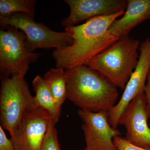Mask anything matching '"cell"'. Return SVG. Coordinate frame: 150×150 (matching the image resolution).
Segmentation results:
<instances>
[{"instance_id": "obj_7", "label": "cell", "mask_w": 150, "mask_h": 150, "mask_svg": "<svg viewBox=\"0 0 150 150\" xmlns=\"http://www.w3.org/2000/svg\"><path fill=\"white\" fill-rule=\"evenodd\" d=\"M52 120L49 112L35 103L28 107L11 136L15 150H40Z\"/></svg>"}, {"instance_id": "obj_18", "label": "cell", "mask_w": 150, "mask_h": 150, "mask_svg": "<svg viewBox=\"0 0 150 150\" xmlns=\"http://www.w3.org/2000/svg\"><path fill=\"white\" fill-rule=\"evenodd\" d=\"M0 150H15L13 143L11 139H8L3 127L1 126H0Z\"/></svg>"}, {"instance_id": "obj_19", "label": "cell", "mask_w": 150, "mask_h": 150, "mask_svg": "<svg viewBox=\"0 0 150 150\" xmlns=\"http://www.w3.org/2000/svg\"><path fill=\"white\" fill-rule=\"evenodd\" d=\"M147 80V81L145 86L144 93L146 100L147 105L150 118V71L148 74Z\"/></svg>"}, {"instance_id": "obj_11", "label": "cell", "mask_w": 150, "mask_h": 150, "mask_svg": "<svg viewBox=\"0 0 150 150\" xmlns=\"http://www.w3.org/2000/svg\"><path fill=\"white\" fill-rule=\"evenodd\" d=\"M70 8L69 15L62 21L65 28L96 17L118 13L126 9L128 0H65Z\"/></svg>"}, {"instance_id": "obj_2", "label": "cell", "mask_w": 150, "mask_h": 150, "mask_svg": "<svg viewBox=\"0 0 150 150\" xmlns=\"http://www.w3.org/2000/svg\"><path fill=\"white\" fill-rule=\"evenodd\" d=\"M67 98L82 110L108 112L118 97L117 87L87 65L65 70Z\"/></svg>"}, {"instance_id": "obj_10", "label": "cell", "mask_w": 150, "mask_h": 150, "mask_svg": "<svg viewBox=\"0 0 150 150\" xmlns=\"http://www.w3.org/2000/svg\"><path fill=\"white\" fill-rule=\"evenodd\" d=\"M150 118L144 93L131 101L122 113L118 124L125 126L126 139L133 144L150 150Z\"/></svg>"}, {"instance_id": "obj_6", "label": "cell", "mask_w": 150, "mask_h": 150, "mask_svg": "<svg viewBox=\"0 0 150 150\" xmlns=\"http://www.w3.org/2000/svg\"><path fill=\"white\" fill-rule=\"evenodd\" d=\"M34 20L27 14L18 13L0 16V24L13 26L22 31L25 35L26 48L30 52L38 48L60 49L72 44L73 39L66 31L56 32Z\"/></svg>"}, {"instance_id": "obj_5", "label": "cell", "mask_w": 150, "mask_h": 150, "mask_svg": "<svg viewBox=\"0 0 150 150\" xmlns=\"http://www.w3.org/2000/svg\"><path fill=\"white\" fill-rule=\"evenodd\" d=\"M1 126L12 136L25 110L34 103V96L24 77L1 76Z\"/></svg>"}, {"instance_id": "obj_4", "label": "cell", "mask_w": 150, "mask_h": 150, "mask_svg": "<svg viewBox=\"0 0 150 150\" xmlns=\"http://www.w3.org/2000/svg\"><path fill=\"white\" fill-rule=\"evenodd\" d=\"M0 30L1 76L24 77L29 65L36 62L40 54L30 52L25 43V35L10 25L1 26Z\"/></svg>"}, {"instance_id": "obj_14", "label": "cell", "mask_w": 150, "mask_h": 150, "mask_svg": "<svg viewBox=\"0 0 150 150\" xmlns=\"http://www.w3.org/2000/svg\"><path fill=\"white\" fill-rule=\"evenodd\" d=\"M43 79L56 104L61 109L62 105L67 98L66 71L60 68H53L44 75Z\"/></svg>"}, {"instance_id": "obj_16", "label": "cell", "mask_w": 150, "mask_h": 150, "mask_svg": "<svg viewBox=\"0 0 150 150\" xmlns=\"http://www.w3.org/2000/svg\"><path fill=\"white\" fill-rule=\"evenodd\" d=\"M56 123L54 120L50 122L39 150H62L55 127Z\"/></svg>"}, {"instance_id": "obj_9", "label": "cell", "mask_w": 150, "mask_h": 150, "mask_svg": "<svg viewBox=\"0 0 150 150\" xmlns=\"http://www.w3.org/2000/svg\"><path fill=\"white\" fill-rule=\"evenodd\" d=\"M78 113L83 122L82 127L86 143L85 150H117L113 139L121 134L110 125L108 112L80 109Z\"/></svg>"}, {"instance_id": "obj_3", "label": "cell", "mask_w": 150, "mask_h": 150, "mask_svg": "<svg viewBox=\"0 0 150 150\" xmlns=\"http://www.w3.org/2000/svg\"><path fill=\"white\" fill-rule=\"evenodd\" d=\"M139 40L126 35L94 57L86 65L124 90L139 58Z\"/></svg>"}, {"instance_id": "obj_8", "label": "cell", "mask_w": 150, "mask_h": 150, "mask_svg": "<svg viewBox=\"0 0 150 150\" xmlns=\"http://www.w3.org/2000/svg\"><path fill=\"white\" fill-rule=\"evenodd\" d=\"M138 64L126 84L119 102L108 112V121L117 129L119 118L129 103L144 92L146 82L150 71V36L140 45Z\"/></svg>"}, {"instance_id": "obj_15", "label": "cell", "mask_w": 150, "mask_h": 150, "mask_svg": "<svg viewBox=\"0 0 150 150\" xmlns=\"http://www.w3.org/2000/svg\"><path fill=\"white\" fill-rule=\"evenodd\" d=\"M36 2L35 0H1L0 16L19 13L27 14L34 19Z\"/></svg>"}, {"instance_id": "obj_13", "label": "cell", "mask_w": 150, "mask_h": 150, "mask_svg": "<svg viewBox=\"0 0 150 150\" xmlns=\"http://www.w3.org/2000/svg\"><path fill=\"white\" fill-rule=\"evenodd\" d=\"M32 83L35 93L34 103L49 112L57 123L61 115V109L55 102L43 78L39 75L36 76Z\"/></svg>"}, {"instance_id": "obj_1", "label": "cell", "mask_w": 150, "mask_h": 150, "mask_svg": "<svg viewBox=\"0 0 150 150\" xmlns=\"http://www.w3.org/2000/svg\"><path fill=\"white\" fill-rule=\"evenodd\" d=\"M125 12L123 11L110 15L96 17L80 25L65 28V31L73 42L71 46L53 51L52 56L56 62V68L66 70L86 65L91 59L117 42L120 38L108 30Z\"/></svg>"}, {"instance_id": "obj_12", "label": "cell", "mask_w": 150, "mask_h": 150, "mask_svg": "<svg viewBox=\"0 0 150 150\" xmlns=\"http://www.w3.org/2000/svg\"><path fill=\"white\" fill-rule=\"evenodd\" d=\"M150 18V0H128L125 13L115 20L108 30L120 38L129 35L133 28Z\"/></svg>"}, {"instance_id": "obj_17", "label": "cell", "mask_w": 150, "mask_h": 150, "mask_svg": "<svg viewBox=\"0 0 150 150\" xmlns=\"http://www.w3.org/2000/svg\"><path fill=\"white\" fill-rule=\"evenodd\" d=\"M113 142L117 150H150L135 146L120 136L114 137Z\"/></svg>"}]
</instances>
